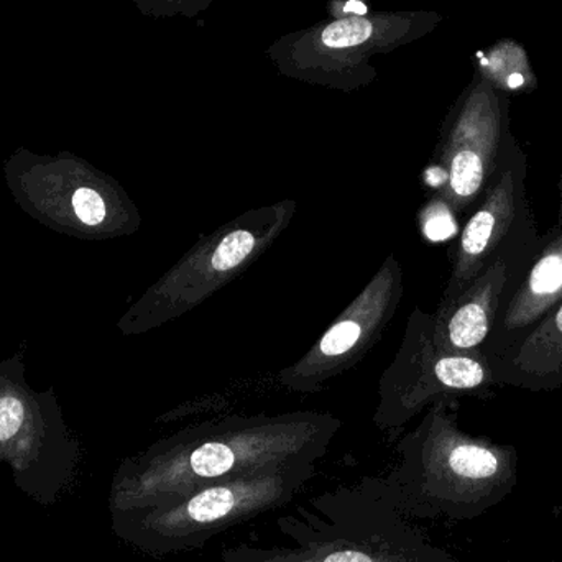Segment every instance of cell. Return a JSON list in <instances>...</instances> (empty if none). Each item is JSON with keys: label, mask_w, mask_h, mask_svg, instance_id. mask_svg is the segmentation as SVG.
I'll return each mask as SVG.
<instances>
[{"label": "cell", "mask_w": 562, "mask_h": 562, "mask_svg": "<svg viewBox=\"0 0 562 562\" xmlns=\"http://www.w3.org/2000/svg\"><path fill=\"white\" fill-rule=\"evenodd\" d=\"M525 58H527V55H525L524 49L518 48L515 43H502L501 46H497V49L492 52V58L487 65L491 71H485L484 76L507 94L508 91L525 88V81H527L525 78H527L528 69H530L528 61L512 66Z\"/></svg>", "instance_id": "obj_15"}, {"label": "cell", "mask_w": 562, "mask_h": 562, "mask_svg": "<svg viewBox=\"0 0 562 562\" xmlns=\"http://www.w3.org/2000/svg\"><path fill=\"white\" fill-rule=\"evenodd\" d=\"M0 462L32 501L55 505L79 464V442L63 418L53 389L26 383L22 357L0 359Z\"/></svg>", "instance_id": "obj_7"}, {"label": "cell", "mask_w": 562, "mask_h": 562, "mask_svg": "<svg viewBox=\"0 0 562 562\" xmlns=\"http://www.w3.org/2000/svg\"><path fill=\"white\" fill-rule=\"evenodd\" d=\"M396 456L392 471L375 482L406 518L474 520L517 487V449L462 431L452 398L426 409L418 426L396 442Z\"/></svg>", "instance_id": "obj_2"}, {"label": "cell", "mask_w": 562, "mask_h": 562, "mask_svg": "<svg viewBox=\"0 0 562 562\" xmlns=\"http://www.w3.org/2000/svg\"><path fill=\"white\" fill-rule=\"evenodd\" d=\"M562 300V227L541 236L540 246L515 281L485 344L488 362H495L533 329Z\"/></svg>", "instance_id": "obj_13"}, {"label": "cell", "mask_w": 562, "mask_h": 562, "mask_svg": "<svg viewBox=\"0 0 562 562\" xmlns=\"http://www.w3.org/2000/svg\"><path fill=\"white\" fill-rule=\"evenodd\" d=\"M540 243L541 236L508 247L454 297L439 303L432 314L436 344L452 352L485 353L502 304Z\"/></svg>", "instance_id": "obj_12"}, {"label": "cell", "mask_w": 562, "mask_h": 562, "mask_svg": "<svg viewBox=\"0 0 562 562\" xmlns=\"http://www.w3.org/2000/svg\"><path fill=\"white\" fill-rule=\"evenodd\" d=\"M347 10H350V9H356L357 12H366V7L362 5V3H349V5L346 7Z\"/></svg>", "instance_id": "obj_18"}, {"label": "cell", "mask_w": 562, "mask_h": 562, "mask_svg": "<svg viewBox=\"0 0 562 562\" xmlns=\"http://www.w3.org/2000/svg\"><path fill=\"white\" fill-rule=\"evenodd\" d=\"M316 474V464H300L224 479L157 507L111 515L112 530L154 557L187 553L229 528L283 508Z\"/></svg>", "instance_id": "obj_4"}, {"label": "cell", "mask_w": 562, "mask_h": 562, "mask_svg": "<svg viewBox=\"0 0 562 562\" xmlns=\"http://www.w3.org/2000/svg\"><path fill=\"white\" fill-rule=\"evenodd\" d=\"M512 132L510 99L479 76L431 168L432 188L456 217L469 216L487 190Z\"/></svg>", "instance_id": "obj_9"}, {"label": "cell", "mask_w": 562, "mask_h": 562, "mask_svg": "<svg viewBox=\"0 0 562 562\" xmlns=\"http://www.w3.org/2000/svg\"><path fill=\"white\" fill-rule=\"evenodd\" d=\"M497 386L485 353L442 349L432 334V314L415 307L406 323L398 352L379 383V406L373 423L396 435L438 400L485 395Z\"/></svg>", "instance_id": "obj_8"}, {"label": "cell", "mask_w": 562, "mask_h": 562, "mask_svg": "<svg viewBox=\"0 0 562 562\" xmlns=\"http://www.w3.org/2000/svg\"><path fill=\"white\" fill-rule=\"evenodd\" d=\"M527 175V154L510 135L487 190L459 233L439 303L454 297L508 247L541 236L528 200Z\"/></svg>", "instance_id": "obj_11"}, {"label": "cell", "mask_w": 562, "mask_h": 562, "mask_svg": "<svg viewBox=\"0 0 562 562\" xmlns=\"http://www.w3.org/2000/svg\"><path fill=\"white\" fill-rule=\"evenodd\" d=\"M405 294L403 267L389 256L356 300L301 359L277 373L281 389L317 393L356 367L382 339Z\"/></svg>", "instance_id": "obj_10"}, {"label": "cell", "mask_w": 562, "mask_h": 562, "mask_svg": "<svg viewBox=\"0 0 562 562\" xmlns=\"http://www.w3.org/2000/svg\"><path fill=\"white\" fill-rule=\"evenodd\" d=\"M340 428L342 422L326 412L236 415L188 426L121 462L109 510H144L224 479L317 464Z\"/></svg>", "instance_id": "obj_1"}, {"label": "cell", "mask_w": 562, "mask_h": 562, "mask_svg": "<svg viewBox=\"0 0 562 562\" xmlns=\"http://www.w3.org/2000/svg\"><path fill=\"white\" fill-rule=\"evenodd\" d=\"M280 541L240 543L223 562H462L383 497L375 477L323 492L277 520Z\"/></svg>", "instance_id": "obj_3"}, {"label": "cell", "mask_w": 562, "mask_h": 562, "mask_svg": "<svg viewBox=\"0 0 562 562\" xmlns=\"http://www.w3.org/2000/svg\"><path fill=\"white\" fill-rule=\"evenodd\" d=\"M5 175L20 207L58 233L105 240L140 227V213L124 188L78 158L26 160L23 155L9 161Z\"/></svg>", "instance_id": "obj_6"}, {"label": "cell", "mask_w": 562, "mask_h": 562, "mask_svg": "<svg viewBox=\"0 0 562 562\" xmlns=\"http://www.w3.org/2000/svg\"><path fill=\"white\" fill-rule=\"evenodd\" d=\"M498 562H510V561H498Z\"/></svg>", "instance_id": "obj_19"}, {"label": "cell", "mask_w": 562, "mask_h": 562, "mask_svg": "<svg viewBox=\"0 0 562 562\" xmlns=\"http://www.w3.org/2000/svg\"><path fill=\"white\" fill-rule=\"evenodd\" d=\"M497 386L551 392L562 386V300L491 363Z\"/></svg>", "instance_id": "obj_14"}, {"label": "cell", "mask_w": 562, "mask_h": 562, "mask_svg": "<svg viewBox=\"0 0 562 562\" xmlns=\"http://www.w3.org/2000/svg\"><path fill=\"white\" fill-rule=\"evenodd\" d=\"M554 226L562 227V173L560 181V210H558V220L554 223Z\"/></svg>", "instance_id": "obj_17"}, {"label": "cell", "mask_w": 562, "mask_h": 562, "mask_svg": "<svg viewBox=\"0 0 562 562\" xmlns=\"http://www.w3.org/2000/svg\"><path fill=\"white\" fill-rule=\"evenodd\" d=\"M296 207L293 200L257 207L200 237L128 307L119 321V330L124 336H138L196 310L247 272L280 239Z\"/></svg>", "instance_id": "obj_5"}, {"label": "cell", "mask_w": 562, "mask_h": 562, "mask_svg": "<svg viewBox=\"0 0 562 562\" xmlns=\"http://www.w3.org/2000/svg\"><path fill=\"white\" fill-rule=\"evenodd\" d=\"M372 23L362 16H349V19L337 20L330 23L323 32L324 45L330 48H349L367 42L372 35Z\"/></svg>", "instance_id": "obj_16"}]
</instances>
